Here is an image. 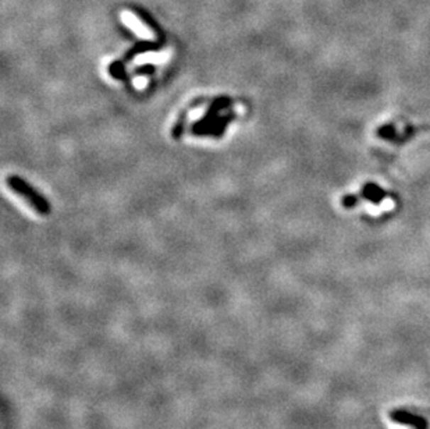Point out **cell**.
Returning <instances> with one entry per match:
<instances>
[{
    "label": "cell",
    "mask_w": 430,
    "mask_h": 429,
    "mask_svg": "<svg viewBox=\"0 0 430 429\" xmlns=\"http://www.w3.org/2000/svg\"><path fill=\"white\" fill-rule=\"evenodd\" d=\"M7 184L10 185V188L17 192L20 197L26 198L28 201V204L35 208L36 211L40 214H48L50 212V205L46 201V198H43L42 195H39L33 187H30L24 180L17 178V176H10L7 179Z\"/></svg>",
    "instance_id": "1"
},
{
    "label": "cell",
    "mask_w": 430,
    "mask_h": 429,
    "mask_svg": "<svg viewBox=\"0 0 430 429\" xmlns=\"http://www.w3.org/2000/svg\"><path fill=\"white\" fill-rule=\"evenodd\" d=\"M121 20H124L126 26H128L131 30H134L136 33H138V34H141L143 36H146V34H150L149 28L145 27V24H143V23H141L134 14H131L130 11H124V13L121 14Z\"/></svg>",
    "instance_id": "2"
}]
</instances>
